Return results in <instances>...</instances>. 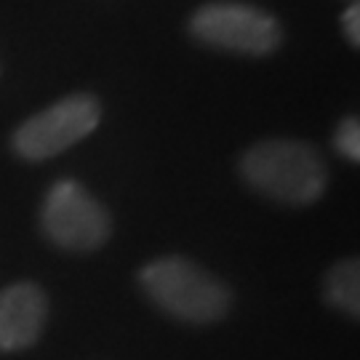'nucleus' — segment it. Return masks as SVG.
<instances>
[{
  "mask_svg": "<svg viewBox=\"0 0 360 360\" xmlns=\"http://www.w3.org/2000/svg\"><path fill=\"white\" fill-rule=\"evenodd\" d=\"M342 30H345V38L358 49L360 46V6L352 3L347 11L342 13Z\"/></svg>",
  "mask_w": 360,
  "mask_h": 360,
  "instance_id": "9",
  "label": "nucleus"
},
{
  "mask_svg": "<svg viewBox=\"0 0 360 360\" xmlns=\"http://www.w3.org/2000/svg\"><path fill=\"white\" fill-rule=\"evenodd\" d=\"M248 187L285 206H309L328 187V168L318 147L296 139H264L240 158Z\"/></svg>",
  "mask_w": 360,
  "mask_h": 360,
  "instance_id": "1",
  "label": "nucleus"
},
{
  "mask_svg": "<svg viewBox=\"0 0 360 360\" xmlns=\"http://www.w3.org/2000/svg\"><path fill=\"white\" fill-rule=\"evenodd\" d=\"M190 32L208 49L240 56H267L283 43V27L264 8L248 3H208L190 19Z\"/></svg>",
  "mask_w": 360,
  "mask_h": 360,
  "instance_id": "3",
  "label": "nucleus"
},
{
  "mask_svg": "<svg viewBox=\"0 0 360 360\" xmlns=\"http://www.w3.org/2000/svg\"><path fill=\"white\" fill-rule=\"evenodd\" d=\"M334 147L345 160H360V123L355 115H347L334 131Z\"/></svg>",
  "mask_w": 360,
  "mask_h": 360,
  "instance_id": "8",
  "label": "nucleus"
},
{
  "mask_svg": "<svg viewBox=\"0 0 360 360\" xmlns=\"http://www.w3.org/2000/svg\"><path fill=\"white\" fill-rule=\"evenodd\" d=\"M46 238L65 251L89 254L102 248L112 235L110 211L72 179L56 181L40 208Z\"/></svg>",
  "mask_w": 360,
  "mask_h": 360,
  "instance_id": "4",
  "label": "nucleus"
},
{
  "mask_svg": "<svg viewBox=\"0 0 360 360\" xmlns=\"http://www.w3.org/2000/svg\"><path fill=\"white\" fill-rule=\"evenodd\" d=\"M49 318V299L38 283H13L0 291V352L32 347Z\"/></svg>",
  "mask_w": 360,
  "mask_h": 360,
  "instance_id": "6",
  "label": "nucleus"
},
{
  "mask_svg": "<svg viewBox=\"0 0 360 360\" xmlns=\"http://www.w3.org/2000/svg\"><path fill=\"white\" fill-rule=\"evenodd\" d=\"M99 120L102 104L96 96L70 94L13 131L11 150L25 160H49L83 142L89 134L96 131Z\"/></svg>",
  "mask_w": 360,
  "mask_h": 360,
  "instance_id": "5",
  "label": "nucleus"
},
{
  "mask_svg": "<svg viewBox=\"0 0 360 360\" xmlns=\"http://www.w3.org/2000/svg\"><path fill=\"white\" fill-rule=\"evenodd\" d=\"M144 294L171 318L195 326L221 321L232 304L230 288L184 257H163L139 272Z\"/></svg>",
  "mask_w": 360,
  "mask_h": 360,
  "instance_id": "2",
  "label": "nucleus"
},
{
  "mask_svg": "<svg viewBox=\"0 0 360 360\" xmlns=\"http://www.w3.org/2000/svg\"><path fill=\"white\" fill-rule=\"evenodd\" d=\"M326 302L339 309L347 318L360 315V262L358 259H342L326 272L323 281Z\"/></svg>",
  "mask_w": 360,
  "mask_h": 360,
  "instance_id": "7",
  "label": "nucleus"
}]
</instances>
